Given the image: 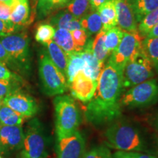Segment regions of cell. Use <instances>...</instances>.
<instances>
[{
  "label": "cell",
  "mask_w": 158,
  "mask_h": 158,
  "mask_svg": "<svg viewBox=\"0 0 158 158\" xmlns=\"http://www.w3.org/2000/svg\"><path fill=\"white\" fill-rule=\"evenodd\" d=\"M1 127H2V125H1V124H0V129H1Z\"/></svg>",
  "instance_id": "cell-47"
},
{
  "label": "cell",
  "mask_w": 158,
  "mask_h": 158,
  "mask_svg": "<svg viewBox=\"0 0 158 158\" xmlns=\"http://www.w3.org/2000/svg\"><path fill=\"white\" fill-rule=\"evenodd\" d=\"M126 1H127V2L129 4V5H130V4H132L133 2L134 1H135V0H126Z\"/></svg>",
  "instance_id": "cell-43"
},
{
  "label": "cell",
  "mask_w": 158,
  "mask_h": 158,
  "mask_svg": "<svg viewBox=\"0 0 158 158\" xmlns=\"http://www.w3.org/2000/svg\"><path fill=\"white\" fill-rule=\"evenodd\" d=\"M55 31H56L55 27L50 23H40L35 31V40L44 45L49 41L53 40Z\"/></svg>",
  "instance_id": "cell-29"
},
{
  "label": "cell",
  "mask_w": 158,
  "mask_h": 158,
  "mask_svg": "<svg viewBox=\"0 0 158 158\" xmlns=\"http://www.w3.org/2000/svg\"><path fill=\"white\" fill-rule=\"evenodd\" d=\"M73 40L76 52H80L87 43L89 36L84 29H78L71 31Z\"/></svg>",
  "instance_id": "cell-31"
},
{
  "label": "cell",
  "mask_w": 158,
  "mask_h": 158,
  "mask_svg": "<svg viewBox=\"0 0 158 158\" xmlns=\"http://www.w3.org/2000/svg\"><path fill=\"white\" fill-rule=\"evenodd\" d=\"M66 9L75 18L80 20L91 10L89 0H70Z\"/></svg>",
  "instance_id": "cell-28"
},
{
  "label": "cell",
  "mask_w": 158,
  "mask_h": 158,
  "mask_svg": "<svg viewBox=\"0 0 158 158\" xmlns=\"http://www.w3.org/2000/svg\"><path fill=\"white\" fill-rule=\"evenodd\" d=\"M142 49L158 73V37H146L142 40Z\"/></svg>",
  "instance_id": "cell-25"
},
{
  "label": "cell",
  "mask_w": 158,
  "mask_h": 158,
  "mask_svg": "<svg viewBox=\"0 0 158 158\" xmlns=\"http://www.w3.org/2000/svg\"><path fill=\"white\" fill-rule=\"evenodd\" d=\"M53 41L60 47L68 56L76 52L72 35L70 31L67 29H56Z\"/></svg>",
  "instance_id": "cell-22"
},
{
  "label": "cell",
  "mask_w": 158,
  "mask_h": 158,
  "mask_svg": "<svg viewBox=\"0 0 158 158\" xmlns=\"http://www.w3.org/2000/svg\"><path fill=\"white\" fill-rule=\"evenodd\" d=\"M0 79L1 80H23L22 77L10 70L7 65L0 61Z\"/></svg>",
  "instance_id": "cell-33"
},
{
  "label": "cell",
  "mask_w": 158,
  "mask_h": 158,
  "mask_svg": "<svg viewBox=\"0 0 158 158\" xmlns=\"http://www.w3.org/2000/svg\"><path fill=\"white\" fill-rule=\"evenodd\" d=\"M23 143L22 126H2L0 129V155L21 150Z\"/></svg>",
  "instance_id": "cell-13"
},
{
  "label": "cell",
  "mask_w": 158,
  "mask_h": 158,
  "mask_svg": "<svg viewBox=\"0 0 158 158\" xmlns=\"http://www.w3.org/2000/svg\"><path fill=\"white\" fill-rule=\"evenodd\" d=\"M108 147L123 152L149 151L147 134L141 125L121 117L109 124L104 133Z\"/></svg>",
  "instance_id": "cell-2"
},
{
  "label": "cell",
  "mask_w": 158,
  "mask_h": 158,
  "mask_svg": "<svg viewBox=\"0 0 158 158\" xmlns=\"http://www.w3.org/2000/svg\"><path fill=\"white\" fill-rule=\"evenodd\" d=\"M110 1V0H89L91 8L92 9H98L99 7H100L106 2Z\"/></svg>",
  "instance_id": "cell-38"
},
{
  "label": "cell",
  "mask_w": 158,
  "mask_h": 158,
  "mask_svg": "<svg viewBox=\"0 0 158 158\" xmlns=\"http://www.w3.org/2000/svg\"><path fill=\"white\" fill-rule=\"evenodd\" d=\"M18 158H24V157H21V155H19V157H18Z\"/></svg>",
  "instance_id": "cell-45"
},
{
  "label": "cell",
  "mask_w": 158,
  "mask_h": 158,
  "mask_svg": "<svg viewBox=\"0 0 158 158\" xmlns=\"http://www.w3.org/2000/svg\"><path fill=\"white\" fill-rule=\"evenodd\" d=\"M155 70L143 49L125 64L122 72V86L130 89L153 78Z\"/></svg>",
  "instance_id": "cell-8"
},
{
  "label": "cell",
  "mask_w": 158,
  "mask_h": 158,
  "mask_svg": "<svg viewBox=\"0 0 158 158\" xmlns=\"http://www.w3.org/2000/svg\"><path fill=\"white\" fill-rule=\"evenodd\" d=\"M138 23L149 13L158 7V0H135L130 5Z\"/></svg>",
  "instance_id": "cell-21"
},
{
  "label": "cell",
  "mask_w": 158,
  "mask_h": 158,
  "mask_svg": "<svg viewBox=\"0 0 158 158\" xmlns=\"http://www.w3.org/2000/svg\"><path fill=\"white\" fill-rule=\"evenodd\" d=\"M70 0H37V19L43 20L57 10L66 7Z\"/></svg>",
  "instance_id": "cell-19"
},
{
  "label": "cell",
  "mask_w": 158,
  "mask_h": 158,
  "mask_svg": "<svg viewBox=\"0 0 158 158\" xmlns=\"http://www.w3.org/2000/svg\"><path fill=\"white\" fill-rule=\"evenodd\" d=\"M32 1H33V2H36L37 0H32Z\"/></svg>",
  "instance_id": "cell-46"
},
{
  "label": "cell",
  "mask_w": 158,
  "mask_h": 158,
  "mask_svg": "<svg viewBox=\"0 0 158 158\" xmlns=\"http://www.w3.org/2000/svg\"><path fill=\"white\" fill-rule=\"evenodd\" d=\"M83 158H112V153L106 145L97 146L86 152Z\"/></svg>",
  "instance_id": "cell-32"
},
{
  "label": "cell",
  "mask_w": 158,
  "mask_h": 158,
  "mask_svg": "<svg viewBox=\"0 0 158 158\" xmlns=\"http://www.w3.org/2000/svg\"><path fill=\"white\" fill-rule=\"evenodd\" d=\"M105 35L106 31L102 30L96 35L92 40V51L94 56L100 64L104 66L106 59L109 58L110 54L105 45Z\"/></svg>",
  "instance_id": "cell-23"
},
{
  "label": "cell",
  "mask_w": 158,
  "mask_h": 158,
  "mask_svg": "<svg viewBox=\"0 0 158 158\" xmlns=\"http://www.w3.org/2000/svg\"><path fill=\"white\" fill-rule=\"evenodd\" d=\"M55 151L57 158H83L86 152V141L78 130L56 135Z\"/></svg>",
  "instance_id": "cell-10"
},
{
  "label": "cell",
  "mask_w": 158,
  "mask_h": 158,
  "mask_svg": "<svg viewBox=\"0 0 158 158\" xmlns=\"http://www.w3.org/2000/svg\"><path fill=\"white\" fill-rule=\"evenodd\" d=\"M158 23V7L147 14L138 23V32L144 39Z\"/></svg>",
  "instance_id": "cell-26"
},
{
  "label": "cell",
  "mask_w": 158,
  "mask_h": 158,
  "mask_svg": "<svg viewBox=\"0 0 158 158\" xmlns=\"http://www.w3.org/2000/svg\"><path fill=\"white\" fill-rule=\"evenodd\" d=\"M98 84V81L94 80L84 71L80 70L68 81V89L74 99L87 103L93 98Z\"/></svg>",
  "instance_id": "cell-12"
},
{
  "label": "cell",
  "mask_w": 158,
  "mask_h": 158,
  "mask_svg": "<svg viewBox=\"0 0 158 158\" xmlns=\"http://www.w3.org/2000/svg\"><path fill=\"white\" fill-rule=\"evenodd\" d=\"M116 12L117 25L124 31H138V23L131 7L126 0H113Z\"/></svg>",
  "instance_id": "cell-14"
},
{
  "label": "cell",
  "mask_w": 158,
  "mask_h": 158,
  "mask_svg": "<svg viewBox=\"0 0 158 158\" xmlns=\"http://www.w3.org/2000/svg\"><path fill=\"white\" fill-rule=\"evenodd\" d=\"M3 104L26 118L33 117L39 111V106L35 99L23 92L22 89L15 91L4 98Z\"/></svg>",
  "instance_id": "cell-11"
},
{
  "label": "cell",
  "mask_w": 158,
  "mask_h": 158,
  "mask_svg": "<svg viewBox=\"0 0 158 158\" xmlns=\"http://www.w3.org/2000/svg\"><path fill=\"white\" fill-rule=\"evenodd\" d=\"M23 80H1L0 79V98L3 99L15 91L22 89Z\"/></svg>",
  "instance_id": "cell-30"
},
{
  "label": "cell",
  "mask_w": 158,
  "mask_h": 158,
  "mask_svg": "<svg viewBox=\"0 0 158 158\" xmlns=\"http://www.w3.org/2000/svg\"><path fill=\"white\" fill-rule=\"evenodd\" d=\"M10 7L7 4L0 1V19L7 23H11L10 21Z\"/></svg>",
  "instance_id": "cell-36"
},
{
  "label": "cell",
  "mask_w": 158,
  "mask_h": 158,
  "mask_svg": "<svg viewBox=\"0 0 158 158\" xmlns=\"http://www.w3.org/2000/svg\"><path fill=\"white\" fill-rule=\"evenodd\" d=\"M19 31L21 30L13 23H7L0 19V37H5Z\"/></svg>",
  "instance_id": "cell-34"
},
{
  "label": "cell",
  "mask_w": 158,
  "mask_h": 158,
  "mask_svg": "<svg viewBox=\"0 0 158 158\" xmlns=\"http://www.w3.org/2000/svg\"><path fill=\"white\" fill-rule=\"evenodd\" d=\"M143 40L138 31L128 32L124 31L121 42L110 55L108 62L123 70L125 64L141 50Z\"/></svg>",
  "instance_id": "cell-9"
},
{
  "label": "cell",
  "mask_w": 158,
  "mask_h": 158,
  "mask_svg": "<svg viewBox=\"0 0 158 158\" xmlns=\"http://www.w3.org/2000/svg\"><path fill=\"white\" fill-rule=\"evenodd\" d=\"M81 28L86 31L89 36L97 35L102 29V24L98 9H92L80 19Z\"/></svg>",
  "instance_id": "cell-20"
},
{
  "label": "cell",
  "mask_w": 158,
  "mask_h": 158,
  "mask_svg": "<svg viewBox=\"0 0 158 158\" xmlns=\"http://www.w3.org/2000/svg\"><path fill=\"white\" fill-rule=\"evenodd\" d=\"M38 73L43 91L46 95H60L68 91V79L51 62L45 48H41L38 53Z\"/></svg>",
  "instance_id": "cell-5"
},
{
  "label": "cell",
  "mask_w": 158,
  "mask_h": 158,
  "mask_svg": "<svg viewBox=\"0 0 158 158\" xmlns=\"http://www.w3.org/2000/svg\"><path fill=\"white\" fill-rule=\"evenodd\" d=\"M124 35V31L119 27H113L106 31L105 45L110 55L116 50L121 42Z\"/></svg>",
  "instance_id": "cell-27"
},
{
  "label": "cell",
  "mask_w": 158,
  "mask_h": 158,
  "mask_svg": "<svg viewBox=\"0 0 158 158\" xmlns=\"http://www.w3.org/2000/svg\"><path fill=\"white\" fill-rule=\"evenodd\" d=\"M0 41L10 59V68L21 76L29 77L31 72L30 39L26 31L0 37Z\"/></svg>",
  "instance_id": "cell-3"
},
{
  "label": "cell",
  "mask_w": 158,
  "mask_h": 158,
  "mask_svg": "<svg viewBox=\"0 0 158 158\" xmlns=\"http://www.w3.org/2000/svg\"><path fill=\"white\" fill-rule=\"evenodd\" d=\"M50 143L43 124L37 118H31L23 130V143L20 155L24 158H47Z\"/></svg>",
  "instance_id": "cell-4"
},
{
  "label": "cell",
  "mask_w": 158,
  "mask_h": 158,
  "mask_svg": "<svg viewBox=\"0 0 158 158\" xmlns=\"http://www.w3.org/2000/svg\"><path fill=\"white\" fill-rule=\"evenodd\" d=\"M48 56L54 64L62 72L67 78V70L68 65V56L60 47L53 40L44 45Z\"/></svg>",
  "instance_id": "cell-17"
},
{
  "label": "cell",
  "mask_w": 158,
  "mask_h": 158,
  "mask_svg": "<svg viewBox=\"0 0 158 158\" xmlns=\"http://www.w3.org/2000/svg\"><path fill=\"white\" fill-rule=\"evenodd\" d=\"M102 24V30L107 31L117 26L115 5L113 0L106 2L98 8Z\"/></svg>",
  "instance_id": "cell-18"
},
{
  "label": "cell",
  "mask_w": 158,
  "mask_h": 158,
  "mask_svg": "<svg viewBox=\"0 0 158 158\" xmlns=\"http://www.w3.org/2000/svg\"><path fill=\"white\" fill-rule=\"evenodd\" d=\"M50 24L55 27V29H64L72 31L81 29L80 20L75 18L71 13L65 10L56 13L50 19Z\"/></svg>",
  "instance_id": "cell-16"
},
{
  "label": "cell",
  "mask_w": 158,
  "mask_h": 158,
  "mask_svg": "<svg viewBox=\"0 0 158 158\" xmlns=\"http://www.w3.org/2000/svg\"><path fill=\"white\" fill-rule=\"evenodd\" d=\"M10 7V21L22 31L31 22V8L29 0H13Z\"/></svg>",
  "instance_id": "cell-15"
},
{
  "label": "cell",
  "mask_w": 158,
  "mask_h": 158,
  "mask_svg": "<svg viewBox=\"0 0 158 158\" xmlns=\"http://www.w3.org/2000/svg\"><path fill=\"white\" fill-rule=\"evenodd\" d=\"M0 158H2V157H0Z\"/></svg>",
  "instance_id": "cell-48"
},
{
  "label": "cell",
  "mask_w": 158,
  "mask_h": 158,
  "mask_svg": "<svg viewBox=\"0 0 158 158\" xmlns=\"http://www.w3.org/2000/svg\"><path fill=\"white\" fill-rule=\"evenodd\" d=\"M1 2H5L7 4V5H8L9 6L11 5L12 2H13V0H0Z\"/></svg>",
  "instance_id": "cell-40"
},
{
  "label": "cell",
  "mask_w": 158,
  "mask_h": 158,
  "mask_svg": "<svg viewBox=\"0 0 158 158\" xmlns=\"http://www.w3.org/2000/svg\"><path fill=\"white\" fill-rule=\"evenodd\" d=\"M158 102V81L151 78L130 88L120 98L122 108H144Z\"/></svg>",
  "instance_id": "cell-7"
},
{
  "label": "cell",
  "mask_w": 158,
  "mask_h": 158,
  "mask_svg": "<svg viewBox=\"0 0 158 158\" xmlns=\"http://www.w3.org/2000/svg\"><path fill=\"white\" fill-rule=\"evenodd\" d=\"M118 155L125 158H157L155 156L145 154L143 152H123L117 151L116 152Z\"/></svg>",
  "instance_id": "cell-35"
},
{
  "label": "cell",
  "mask_w": 158,
  "mask_h": 158,
  "mask_svg": "<svg viewBox=\"0 0 158 158\" xmlns=\"http://www.w3.org/2000/svg\"><path fill=\"white\" fill-rule=\"evenodd\" d=\"M25 117L3 104L0 107V124L2 126H22Z\"/></svg>",
  "instance_id": "cell-24"
},
{
  "label": "cell",
  "mask_w": 158,
  "mask_h": 158,
  "mask_svg": "<svg viewBox=\"0 0 158 158\" xmlns=\"http://www.w3.org/2000/svg\"><path fill=\"white\" fill-rule=\"evenodd\" d=\"M0 61L5 63L7 65L8 68H10V59L8 54H7V51H6L2 44L1 41H0Z\"/></svg>",
  "instance_id": "cell-37"
},
{
  "label": "cell",
  "mask_w": 158,
  "mask_h": 158,
  "mask_svg": "<svg viewBox=\"0 0 158 158\" xmlns=\"http://www.w3.org/2000/svg\"><path fill=\"white\" fill-rule=\"evenodd\" d=\"M155 125L156 128H157V130H158V114H157V116H156L155 117Z\"/></svg>",
  "instance_id": "cell-41"
},
{
  "label": "cell",
  "mask_w": 158,
  "mask_h": 158,
  "mask_svg": "<svg viewBox=\"0 0 158 158\" xmlns=\"http://www.w3.org/2000/svg\"><path fill=\"white\" fill-rule=\"evenodd\" d=\"M147 37H158V23L150 31Z\"/></svg>",
  "instance_id": "cell-39"
},
{
  "label": "cell",
  "mask_w": 158,
  "mask_h": 158,
  "mask_svg": "<svg viewBox=\"0 0 158 158\" xmlns=\"http://www.w3.org/2000/svg\"><path fill=\"white\" fill-rule=\"evenodd\" d=\"M2 105H3V100H2V99L0 98V107H1Z\"/></svg>",
  "instance_id": "cell-44"
},
{
  "label": "cell",
  "mask_w": 158,
  "mask_h": 158,
  "mask_svg": "<svg viewBox=\"0 0 158 158\" xmlns=\"http://www.w3.org/2000/svg\"><path fill=\"white\" fill-rule=\"evenodd\" d=\"M56 135L70 133L78 130L81 113L75 99L68 94L56 96L54 100Z\"/></svg>",
  "instance_id": "cell-6"
},
{
  "label": "cell",
  "mask_w": 158,
  "mask_h": 158,
  "mask_svg": "<svg viewBox=\"0 0 158 158\" xmlns=\"http://www.w3.org/2000/svg\"><path fill=\"white\" fill-rule=\"evenodd\" d=\"M123 70L107 62L100 72L93 98L86 104L85 118L96 127L109 124L121 117L122 108L120 98Z\"/></svg>",
  "instance_id": "cell-1"
},
{
  "label": "cell",
  "mask_w": 158,
  "mask_h": 158,
  "mask_svg": "<svg viewBox=\"0 0 158 158\" xmlns=\"http://www.w3.org/2000/svg\"><path fill=\"white\" fill-rule=\"evenodd\" d=\"M112 158H125V157H122V156L118 155L116 153H114V155H112Z\"/></svg>",
  "instance_id": "cell-42"
}]
</instances>
